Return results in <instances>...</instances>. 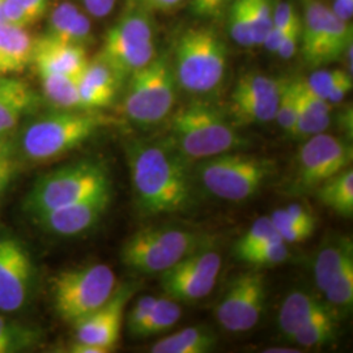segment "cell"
<instances>
[{
  "instance_id": "cell-1",
  "label": "cell",
  "mask_w": 353,
  "mask_h": 353,
  "mask_svg": "<svg viewBox=\"0 0 353 353\" xmlns=\"http://www.w3.org/2000/svg\"><path fill=\"white\" fill-rule=\"evenodd\" d=\"M135 202L143 214L183 212L194 203L188 160L166 141L135 140L126 145Z\"/></svg>"
},
{
  "instance_id": "cell-2",
  "label": "cell",
  "mask_w": 353,
  "mask_h": 353,
  "mask_svg": "<svg viewBox=\"0 0 353 353\" xmlns=\"http://www.w3.org/2000/svg\"><path fill=\"white\" fill-rule=\"evenodd\" d=\"M109 122V118L93 110L42 115L14 134L16 150L24 164L50 163L88 141Z\"/></svg>"
},
{
  "instance_id": "cell-3",
  "label": "cell",
  "mask_w": 353,
  "mask_h": 353,
  "mask_svg": "<svg viewBox=\"0 0 353 353\" xmlns=\"http://www.w3.org/2000/svg\"><path fill=\"white\" fill-rule=\"evenodd\" d=\"M166 143L190 161L236 151L246 140L217 109L191 102L173 115Z\"/></svg>"
},
{
  "instance_id": "cell-4",
  "label": "cell",
  "mask_w": 353,
  "mask_h": 353,
  "mask_svg": "<svg viewBox=\"0 0 353 353\" xmlns=\"http://www.w3.org/2000/svg\"><path fill=\"white\" fill-rule=\"evenodd\" d=\"M176 84L190 93H208L223 81L228 65L225 43L212 28H190L176 42Z\"/></svg>"
},
{
  "instance_id": "cell-5",
  "label": "cell",
  "mask_w": 353,
  "mask_h": 353,
  "mask_svg": "<svg viewBox=\"0 0 353 353\" xmlns=\"http://www.w3.org/2000/svg\"><path fill=\"white\" fill-rule=\"evenodd\" d=\"M110 190L108 170L97 161L64 165L39 176L24 201V211L36 217L90 195Z\"/></svg>"
},
{
  "instance_id": "cell-6",
  "label": "cell",
  "mask_w": 353,
  "mask_h": 353,
  "mask_svg": "<svg viewBox=\"0 0 353 353\" xmlns=\"http://www.w3.org/2000/svg\"><path fill=\"white\" fill-rule=\"evenodd\" d=\"M115 288V274L103 263L64 270L51 281L54 310L75 326L108 303Z\"/></svg>"
},
{
  "instance_id": "cell-7",
  "label": "cell",
  "mask_w": 353,
  "mask_h": 353,
  "mask_svg": "<svg viewBox=\"0 0 353 353\" xmlns=\"http://www.w3.org/2000/svg\"><path fill=\"white\" fill-rule=\"evenodd\" d=\"M274 169V163L265 157L227 152L202 160L196 174L211 195L229 202H243L261 190Z\"/></svg>"
},
{
  "instance_id": "cell-8",
  "label": "cell",
  "mask_w": 353,
  "mask_h": 353,
  "mask_svg": "<svg viewBox=\"0 0 353 353\" xmlns=\"http://www.w3.org/2000/svg\"><path fill=\"white\" fill-rule=\"evenodd\" d=\"M201 249H204V239L198 233L179 228H144L125 242L121 259L137 272L161 275Z\"/></svg>"
},
{
  "instance_id": "cell-9",
  "label": "cell",
  "mask_w": 353,
  "mask_h": 353,
  "mask_svg": "<svg viewBox=\"0 0 353 353\" xmlns=\"http://www.w3.org/2000/svg\"><path fill=\"white\" fill-rule=\"evenodd\" d=\"M154 57L153 21L147 11L134 7L106 32L97 59L121 83L151 63Z\"/></svg>"
},
{
  "instance_id": "cell-10",
  "label": "cell",
  "mask_w": 353,
  "mask_h": 353,
  "mask_svg": "<svg viewBox=\"0 0 353 353\" xmlns=\"http://www.w3.org/2000/svg\"><path fill=\"white\" fill-rule=\"evenodd\" d=\"M176 87V76L169 61L165 57H154L151 63L128 77L123 113L137 125H156L172 112Z\"/></svg>"
},
{
  "instance_id": "cell-11",
  "label": "cell",
  "mask_w": 353,
  "mask_h": 353,
  "mask_svg": "<svg viewBox=\"0 0 353 353\" xmlns=\"http://www.w3.org/2000/svg\"><path fill=\"white\" fill-rule=\"evenodd\" d=\"M352 37L351 23L336 17L321 1H306L300 39L306 63L319 67L341 59L352 46Z\"/></svg>"
},
{
  "instance_id": "cell-12",
  "label": "cell",
  "mask_w": 353,
  "mask_h": 353,
  "mask_svg": "<svg viewBox=\"0 0 353 353\" xmlns=\"http://www.w3.org/2000/svg\"><path fill=\"white\" fill-rule=\"evenodd\" d=\"M352 145L338 137L321 132L303 143L297 156L296 191L316 190L325 181L339 174L352 164Z\"/></svg>"
},
{
  "instance_id": "cell-13",
  "label": "cell",
  "mask_w": 353,
  "mask_h": 353,
  "mask_svg": "<svg viewBox=\"0 0 353 353\" xmlns=\"http://www.w3.org/2000/svg\"><path fill=\"white\" fill-rule=\"evenodd\" d=\"M36 284V265L26 243L11 234L0 236V313L21 312Z\"/></svg>"
},
{
  "instance_id": "cell-14",
  "label": "cell",
  "mask_w": 353,
  "mask_h": 353,
  "mask_svg": "<svg viewBox=\"0 0 353 353\" xmlns=\"http://www.w3.org/2000/svg\"><path fill=\"white\" fill-rule=\"evenodd\" d=\"M221 263L219 252L201 249L163 272L161 288L178 303L199 301L214 290Z\"/></svg>"
},
{
  "instance_id": "cell-15",
  "label": "cell",
  "mask_w": 353,
  "mask_h": 353,
  "mask_svg": "<svg viewBox=\"0 0 353 353\" xmlns=\"http://www.w3.org/2000/svg\"><path fill=\"white\" fill-rule=\"evenodd\" d=\"M265 303V276L248 272L234 279L216 307V319L229 332H245L256 326Z\"/></svg>"
},
{
  "instance_id": "cell-16",
  "label": "cell",
  "mask_w": 353,
  "mask_h": 353,
  "mask_svg": "<svg viewBox=\"0 0 353 353\" xmlns=\"http://www.w3.org/2000/svg\"><path fill=\"white\" fill-rule=\"evenodd\" d=\"M112 199V190H105L79 202L64 205L33 217L34 223L45 232L74 237L94 227L106 212Z\"/></svg>"
},
{
  "instance_id": "cell-17",
  "label": "cell",
  "mask_w": 353,
  "mask_h": 353,
  "mask_svg": "<svg viewBox=\"0 0 353 353\" xmlns=\"http://www.w3.org/2000/svg\"><path fill=\"white\" fill-rule=\"evenodd\" d=\"M134 293L132 284L117 287L113 296L99 310L76 323V341L96 344L113 351L121 336L123 313Z\"/></svg>"
},
{
  "instance_id": "cell-18",
  "label": "cell",
  "mask_w": 353,
  "mask_h": 353,
  "mask_svg": "<svg viewBox=\"0 0 353 353\" xmlns=\"http://www.w3.org/2000/svg\"><path fill=\"white\" fill-rule=\"evenodd\" d=\"M88 62L84 46L64 43L46 36L34 39L32 63L37 72L80 77Z\"/></svg>"
},
{
  "instance_id": "cell-19",
  "label": "cell",
  "mask_w": 353,
  "mask_h": 353,
  "mask_svg": "<svg viewBox=\"0 0 353 353\" xmlns=\"http://www.w3.org/2000/svg\"><path fill=\"white\" fill-rule=\"evenodd\" d=\"M36 96L26 81L0 77V138L13 137L21 118L30 112Z\"/></svg>"
},
{
  "instance_id": "cell-20",
  "label": "cell",
  "mask_w": 353,
  "mask_h": 353,
  "mask_svg": "<svg viewBox=\"0 0 353 353\" xmlns=\"http://www.w3.org/2000/svg\"><path fill=\"white\" fill-rule=\"evenodd\" d=\"M299 112L296 125L290 137L307 139L325 132L331 122V103L319 97L306 84L305 79L297 77Z\"/></svg>"
},
{
  "instance_id": "cell-21",
  "label": "cell",
  "mask_w": 353,
  "mask_h": 353,
  "mask_svg": "<svg viewBox=\"0 0 353 353\" xmlns=\"http://www.w3.org/2000/svg\"><path fill=\"white\" fill-rule=\"evenodd\" d=\"M118 83L112 70L100 59L96 58L93 62H88L79 77V93L83 108L85 110H96L109 106L114 100Z\"/></svg>"
},
{
  "instance_id": "cell-22",
  "label": "cell",
  "mask_w": 353,
  "mask_h": 353,
  "mask_svg": "<svg viewBox=\"0 0 353 353\" xmlns=\"http://www.w3.org/2000/svg\"><path fill=\"white\" fill-rule=\"evenodd\" d=\"M34 38L26 28L0 23V77L24 71L33 61Z\"/></svg>"
},
{
  "instance_id": "cell-23",
  "label": "cell",
  "mask_w": 353,
  "mask_h": 353,
  "mask_svg": "<svg viewBox=\"0 0 353 353\" xmlns=\"http://www.w3.org/2000/svg\"><path fill=\"white\" fill-rule=\"evenodd\" d=\"M45 36L64 43L84 46L92 36V26L87 14L75 4L65 1L51 12Z\"/></svg>"
},
{
  "instance_id": "cell-24",
  "label": "cell",
  "mask_w": 353,
  "mask_h": 353,
  "mask_svg": "<svg viewBox=\"0 0 353 353\" xmlns=\"http://www.w3.org/2000/svg\"><path fill=\"white\" fill-rule=\"evenodd\" d=\"M326 305L313 294L294 290L287 296L279 312V327L285 338L292 341L294 334L316 316Z\"/></svg>"
},
{
  "instance_id": "cell-25",
  "label": "cell",
  "mask_w": 353,
  "mask_h": 353,
  "mask_svg": "<svg viewBox=\"0 0 353 353\" xmlns=\"http://www.w3.org/2000/svg\"><path fill=\"white\" fill-rule=\"evenodd\" d=\"M351 261H353L351 239L339 237L338 240L325 245L318 252L313 267L318 290L325 293L332 281L341 274V270Z\"/></svg>"
},
{
  "instance_id": "cell-26",
  "label": "cell",
  "mask_w": 353,
  "mask_h": 353,
  "mask_svg": "<svg viewBox=\"0 0 353 353\" xmlns=\"http://www.w3.org/2000/svg\"><path fill=\"white\" fill-rule=\"evenodd\" d=\"M318 199L344 217L353 214V170L347 168L316 188Z\"/></svg>"
},
{
  "instance_id": "cell-27",
  "label": "cell",
  "mask_w": 353,
  "mask_h": 353,
  "mask_svg": "<svg viewBox=\"0 0 353 353\" xmlns=\"http://www.w3.org/2000/svg\"><path fill=\"white\" fill-rule=\"evenodd\" d=\"M216 345L214 335L203 328L188 327L168 335L152 345L153 353H205Z\"/></svg>"
},
{
  "instance_id": "cell-28",
  "label": "cell",
  "mask_w": 353,
  "mask_h": 353,
  "mask_svg": "<svg viewBox=\"0 0 353 353\" xmlns=\"http://www.w3.org/2000/svg\"><path fill=\"white\" fill-rule=\"evenodd\" d=\"M43 94L49 101L63 110H85L79 93V77L38 72Z\"/></svg>"
},
{
  "instance_id": "cell-29",
  "label": "cell",
  "mask_w": 353,
  "mask_h": 353,
  "mask_svg": "<svg viewBox=\"0 0 353 353\" xmlns=\"http://www.w3.org/2000/svg\"><path fill=\"white\" fill-rule=\"evenodd\" d=\"M42 341L41 330L19 322L0 313V350L1 353L23 352L34 348Z\"/></svg>"
},
{
  "instance_id": "cell-30",
  "label": "cell",
  "mask_w": 353,
  "mask_h": 353,
  "mask_svg": "<svg viewBox=\"0 0 353 353\" xmlns=\"http://www.w3.org/2000/svg\"><path fill=\"white\" fill-rule=\"evenodd\" d=\"M284 79H275L261 74L241 76L232 92L230 100H276Z\"/></svg>"
},
{
  "instance_id": "cell-31",
  "label": "cell",
  "mask_w": 353,
  "mask_h": 353,
  "mask_svg": "<svg viewBox=\"0 0 353 353\" xmlns=\"http://www.w3.org/2000/svg\"><path fill=\"white\" fill-rule=\"evenodd\" d=\"M182 316V309L176 300L170 297L157 299L150 316L140 325L132 336L148 338L170 330Z\"/></svg>"
},
{
  "instance_id": "cell-32",
  "label": "cell",
  "mask_w": 353,
  "mask_h": 353,
  "mask_svg": "<svg viewBox=\"0 0 353 353\" xmlns=\"http://www.w3.org/2000/svg\"><path fill=\"white\" fill-rule=\"evenodd\" d=\"M336 330V318L334 312L325 306L316 316L310 319L303 327L300 328L292 341L305 348H313L326 344L335 335Z\"/></svg>"
},
{
  "instance_id": "cell-33",
  "label": "cell",
  "mask_w": 353,
  "mask_h": 353,
  "mask_svg": "<svg viewBox=\"0 0 353 353\" xmlns=\"http://www.w3.org/2000/svg\"><path fill=\"white\" fill-rule=\"evenodd\" d=\"M49 0H4L3 23L26 28L38 21L48 11Z\"/></svg>"
},
{
  "instance_id": "cell-34",
  "label": "cell",
  "mask_w": 353,
  "mask_h": 353,
  "mask_svg": "<svg viewBox=\"0 0 353 353\" xmlns=\"http://www.w3.org/2000/svg\"><path fill=\"white\" fill-rule=\"evenodd\" d=\"M280 97V96H279ZM276 100H232V113L242 123H267L275 119Z\"/></svg>"
},
{
  "instance_id": "cell-35",
  "label": "cell",
  "mask_w": 353,
  "mask_h": 353,
  "mask_svg": "<svg viewBox=\"0 0 353 353\" xmlns=\"http://www.w3.org/2000/svg\"><path fill=\"white\" fill-rule=\"evenodd\" d=\"M290 252L288 243L280 236L267 241L263 245L252 249L250 252L242 254L239 259L256 267L276 265L285 262L290 258Z\"/></svg>"
},
{
  "instance_id": "cell-36",
  "label": "cell",
  "mask_w": 353,
  "mask_h": 353,
  "mask_svg": "<svg viewBox=\"0 0 353 353\" xmlns=\"http://www.w3.org/2000/svg\"><path fill=\"white\" fill-rule=\"evenodd\" d=\"M299 112V84L297 79H284L283 87L280 90L278 110L275 119L279 126L281 127L287 134L292 135L296 125Z\"/></svg>"
},
{
  "instance_id": "cell-37",
  "label": "cell",
  "mask_w": 353,
  "mask_h": 353,
  "mask_svg": "<svg viewBox=\"0 0 353 353\" xmlns=\"http://www.w3.org/2000/svg\"><path fill=\"white\" fill-rule=\"evenodd\" d=\"M252 26L254 46L263 45L267 33L274 26V6L271 0H245Z\"/></svg>"
},
{
  "instance_id": "cell-38",
  "label": "cell",
  "mask_w": 353,
  "mask_h": 353,
  "mask_svg": "<svg viewBox=\"0 0 353 353\" xmlns=\"http://www.w3.org/2000/svg\"><path fill=\"white\" fill-rule=\"evenodd\" d=\"M23 165L24 163L21 161L16 150L14 135L0 138V199L10 189Z\"/></svg>"
},
{
  "instance_id": "cell-39",
  "label": "cell",
  "mask_w": 353,
  "mask_h": 353,
  "mask_svg": "<svg viewBox=\"0 0 353 353\" xmlns=\"http://www.w3.org/2000/svg\"><path fill=\"white\" fill-rule=\"evenodd\" d=\"M276 228L274 227L270 216L256 219L234 245V255L239 258L242 254L263 245L267 241L278 237Z\"/></svg>"
},
{
  "instance_id": "cell-40",
  "label": "cell",
  "mask_w": 353,
  "mask_h": 353,
  "mask_svg": "<svg viewBox=\"0 0 353 353\" xmlns=\"http://www.w3.org/2000/svg\"><path fill=\"white\" fill-rule=\"evenodd\" d=\"M228 29L232 39L243 48H252V26L249 14L246 10L245 0H233L229 16H228Z\"/></svg>"
},
{
  "instance_id": "cell-41",
  "label": "cell",
  "mask_w": 353,
  "mask_h": 353,
  "mask_svg": "<svg viewBox=\"0 0 353 353\" xmlns=\"http://www.w3.org/2000/svg\"><path fill=\"white\" fill-rule=\"evenodd\" d=\"M325 296L332 306L347 312L353 303V261L348 262L341 274L328 287Z\"/></svg>"
},
{
  "instance_id": "cell-42",
  "label": "cell",
  "mask_w": 353,
  "mask_h": 353,
  "mask_svg": "<svg viewBox=\"0 0 353 353\" xmlns=\"http://www.w3.org/2000/svg\"><path fill=\"white\" fill-rule=\"evenodd\" d=\"M344 72L345 71L343 70H318L309 76V79H305V81L309 85V88L327 101L331 89L335 87V84L339 81L341 76L344 75Z\"/></svg>"
},
{
  "instance_id": "cell-43",
  "label": "cell",
  "mask_w": 353,
  "mask_h": 353,
  "mask_svg": "<svg viewBox=\"0 0 353 353\" xmlns=\"http://www.w3.org/2000/svg\"><path fill=\"white\" fill-rule=\"evenodd\" d=\"M156 300L157 297L154 296H144L132 306V309L130 310L127 316V328L131 335H134V332L138 330L140 325L147 319V316H150Z\"/></svg>"
},
{
  "instance_id": "cell-44",
  "label": "cell",
  "mask_w": 353,
  "mask_h": 353,
  "mask_svg": "<svg viewBox=\"0 0 353 353\" xmlns=\"http://www.w3.org/2000/svg\"><path fill=\"white\" fill-rule=\"evenodd\" d=\"M300 24L301 20L290 3H279L276 7H274V26L290 30Z\"/></svg>"
},
{
  "instance_id": "cell-45",
  "label": "cell",
  "mask_w": 353,
  "mask_h": 353,
  "mask_svg": "<svg viewBox=\"0 0 353 353\" xmlns=\"http://www.w3.org/2000/svg\"><path fill=\"white\" fill-rule=\"evenodd\" d=\"M228 0H191V11L201 17H216L225 8Z\"/></svg>"
},
{
  "instance_id": "cell-46",
  "label": "cell",
  "mask_w": 353,
  "mask_h": 353,
  "mask_svg": "<svg viewBox=\"0 0 353 353\" xmlns=\"http://www.w3.org/2000/svg\"><path fill=\"white\" fill-rule=\"evenodd\" d=\"M301 26L303 24L292 28L280 42L276 55H279L281 59H290L296 54L301 39Z\"/></svg>"
},
{
  "instance_id": "cell-47",
  "label": "cell",
  "mask_w": 353,
  "mask_h": 353,
  "mask_svg": "<svg viewBox=\"0 0 353 353\" xmlns=\"http://www.w3.org/2000/svg\"><path fill=\"white\" fill-rule=\"evenodd\" d=\"M352 85V74L345 71L344 75L339 79V81L335 84V87L331 89V92L328 94L327 101L330 103H339V102L343 101L345 99V96L351 92Z\"/></svg>"
},
{
  "instance_id": "cell-48",
  "label": "cell",
  "mask_w": 353,
  "mask_h": 353,
  "mask_svg": "<svg viewBox=\"0 0 353 353\" xmlns=\"http://www.w3.org/2000/svg\"><path fill=\"white\" fill-rule=\"evenodd\" d=\"M183 0H128L134 7L144 11H169Z\"/></svg>"
},
{
  "instance_id": "cell-49",
  "label": "cell",
  "mask_w": 353,
  "mask_h": 353,
  "mask_svg": "<svg viewBox=\"0 0 353 353\" xmlns=\"http://www.w3.org/2000/svg\"><path fill=\"white\" fill-rule=\"evenodd\" d=\"M87 12L94 17H105L113 11L117 0H80Z\"/></svg>"
},
{
  "instance_id": "cell-50",
  "label": "cell",
  "mask_w": 353,
  "mask_h": 353,
  "mask_svg": "<svg viewBox=\"0 0 353 353\" xmlns=\"http://www.w3.org/2000/svg\"><path fill=\"white\" fill-rule=\"evenodd\" d=\"M331 11L343 21L351 23L353 14V0H334V6Z\"/></svg>"
},
{
  "instance_id": "cell-51",
  "label": "cell",
  "mask_w": 353,
  "mask_h": 353,
  "mask_svg": "<svg viewBox=\"0 0 353 353\" xmlns=\"http://www.w3.org/2000/svg\"><path fill=\"white\" fill-rule=\"evenodd\" d=\"M70 352L74 353H108L112 352L108 348H103L96 344H89V343H81V341H75L71 347H70Z\"/></svg>"
},
{
  "instance_id": "cell-52",
  "label": "cell",
  "mask_w": 353,
  "mask_h": 353,
  "mask_svg": "<svg viewBox=\"0 0 353 353\" xmlns=\"http://www.w3.org/2000/svg\"><path fill=\"white\" fill-rule=\"evenodd\" d=\"M265 353H299L300 351L299 350H294V348H292V350H288V348H284V347H272V348H268V350H265Z\"/></svg>"
},
{
  "instance_id": "cell-53",
  "label": "cell",
  "mask_w": 353,
  "mask_h": 353,
  "mask_svg": "<svg viewBox=\"0 0 353 353\" xmlns=\"http://www.w3.org/2000/svg\"><path fill=\"white\" fill-rule=\"evenodd\" d=\"M3 3L4 0H0V23H3Z\"/></svg>"
}]
</instances>
